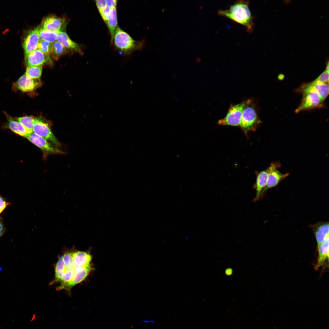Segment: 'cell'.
I'll return each instance as SVG.
<instances>
[{"mask_svg": "<svg viewBox=\"0 0 329 329\" xmlns=\"http://www.w3.org/2000/svg\"><path fill=\"white\" fill-rule=\"evenodd\" d=\"M249 1L238 0L225 10H219L218 15L226 17L245 27L249 33L253 31V17L249 8Z\"/></svg>", "mask_w": 329, "mask_h": 329, "instance_id": "cell-1", "label": "cell"}, {"mask_svg": "<svg viewBox=\"0 0 329 329\" xmlns=\"http://www.w3.org/2000/svg\"><path fill=\"white\" fill-rule=\"evenodd\" d=\"M145 40L136 41L127 33L118 27L115 32L112 43L119 51L124 55H128L136 50H140L144 47Z\"/></svg>", "mask_w": 329, "mask_h": 329, "instance_id": "cell-2", "label": "cell"}, {"mask_svg": "<svg viewBox=\"0 0 329 329\" xmlns=\"http://www.w3.org/2000/svg\"><path fill=\"white\" fill-rule=\"evenodd\" d=\"M295 91L302 94V96L300 104L295 111V113L324 107V101L312 89L301 85Z\"/></svg>", "mask_w": 329, "mask_h": 329, "instance_id": "cell-3", "label": "cell"}, {"mask_svg": "<svg viewBox=\"0 0 329 329\" xmlns=\"http://www.w3.org/2000/svg\"><path fill=\"white\" fill-rule=\"evenodd\" d=\"M261 122L253 100L251 99L246 100L240 126L244 133L247 134L248 132L255 130Z\"/></svg>", "mask_w": 329, "mask_h": 329, "instance_id": "cell-4", "label": "cell"}, {"mask_svg": "<svg viewBox=\"0 0 329 329\" xmlns=\"http://www.w3.org/2000/svg\"><path fill=\"white\" fill-rule=\"evenodd\" d=\"M246 100L237 104L231 105L226 116L219 120L218 124L223 126H240L242 111Z\"/></svg>", "mask_w": 329, "mask_h": 329, "instance_id": "cell-5", "label": "cell"}, {"mask_svg": "<svg viewBox=\"0 0 329 329\" xmlns=\"http://www.w3.org/2000/svg\"><path fill=\"white\" fill-rule=\"evenodd\" d=\"M33 132L42 137L56 147L61 144L53 133L48 123L40 118H35L33 128Z\"/></svg>", "mask_w": 329, "mask_h": 329, "instance_id": "cell-6", "label": "cell"}, {"mask_svg": "<svg viewBox=\"0 0 329 329\" xmlns=\"http://www.w3.org/2000/svg\"><path fill=\"white\" fill-rule=\"evenodd\" d=\"M281 165L278 162H273L267 169L268 177L266 187L262 193V196L268 189L277 186L281 181L288 176L289 173H282L278 170Z\"/></svg>", "mask_w": 329, "mask_h": 329, "instance_id": "cell-7", "label": "cell"}, {"mask_svg": "<svg viewBox=\"0 0 329 329\" xmlns=\"http://www.w3.org/2000/svg\"><path fill=\"white\" fill-rule=\"evenodd\" d=\"M25 137L40 148L45 154H64L63 151L58 149L57 147L34 132L27 134Z\"/></svg>", "mask_w": 329, "mask_h": 329, "instance_id": "cell-8", "label": "cell"}, {"mask_svg": "<svg viewBox=\"0 0 329 329\" xmlns=\"http://www.w3.org/2000/svg\"><path fill=\"white\" fill-rule=\"evenodd\" d=\"M91 266L87 267L76 266L75 270V273L73 278L69 282L60 285L57 288L59 290L65 289L70 291L74 285L84 280L89 274L91 270Z\"/></svg>", "mask_w": 329, "mask_h": 329, "instance_id": "cell-9", "label": "cell"}, {"mask_svg": "<svg viewBox=\"0 0 329 329\" xmlns=\"http://www.w3.org/2000/svg\"><path fill=\"white\" fill-rule=\"evenodd\" d=\"M13 85L15 89L23 92H29L41 86V82L40 79H33L24 74L15 82Z\"/></svg>", "mask_w": 329, "mask_h": 329, "instance_id": "cell-10", "label": "cell"}, {"mask_svg": "<svg viewBox=\"0 0 329 329\" xmlns=\"http://www.w3.org/2000/svg\"><path fill=\"white\" fill-rule=\"evenodd\" d=\"M65 19L54 15H50L44 18L41 23V28L47 30L58 33L62 31L65 25Z\"/></svg>", "mask_w": 329, "mask_h": 329, "instance_id": "cell-11", "label": "cell"}, {"mask_svg": "<svg viewBox=\"0 0 329 329\" xmlns=\"http://www.w3.org/2000/svg\"><path fill=\"white\" fill-rule=\"evenodd\" d=\"M39 27L31 30L28 32L24 38L23 44L25 57L31 52L37 49L40 39L39 36Z\"/></svg>", "mask_w": 329, "mask_h": 329, "instance_id": "cell-12", "label": "cell"}, {"mask_svg": "<svg viewBox=\"0 0 329 329\" xmlns=\"http://www.w3.org/2000/svg\"><path fill=\"white\" fill-rule=\"evenodd\" d=\"M49 59V56L37 49L25 56V63L27 67L41 66Z\"/></svg>", "mask_w": 329, "mask_h": 329, "instance_id": "cell-13", "label": "cell"}, {"mask_svg": "<svg viewBox=\"0 0 329 329\" xmlns=\"http://www.w3.org/2000/svg\"><path fill=\"white\" fill-rule=\"evenodd\" d=\"M267 169L257 173L256 182L253 188L256 191V195L253 199L254 202L256 201L261 199L262 193L266 187L268 177Z\"/></svg>", "mask_w": 329, "mask_h": 329, "instance_id": "cell-14", "label": "cell"}, {"mask_svg": "<svg viewBox=\"0 0 329 329\" xmlns=\"http://www.w3.org/2000/svg\"><path fill=\"white\" fill-rule=\"evenodd\" d=\"M312 227L314 233L318 247L329 236V224L328 222H320L313 225Z\"/></svg>", "mask_w": 329, "mask_h": 329, "instance_id": "cell-15", "label": "cell"}, {"mask_svg": "<svg viewBox=\"0 0 329 329\" xmlns=\"http://www.w3.org/2000/svg\"><path fill=\"white\" fill-rule=\"evenodd\" d=\"M305 87L315 91L324 101L329 94V83H322L315 79L310 83H302Z\"/></svg>", "mask_w": 329, "mask_h": 329, "instance_id": "cell-16", "label": "cell"}, {"mask_svg": "<svg viewBox=\"0 0 329 329\" xmlns=\"http://www.w3.org/2000/svg\"><path fill=\"white\" fill-rule=\"evenodd\" d=\"M74 264L77 267H87L90 266L92 260L91 255L86 252L77 251L73 252Z\"/></svg>", "mask_w": 329, "mask_h": 329, "instance_id": "cell-17", "label": "cell"}, {"mask_svg": "<svg viewBox=\"0 0 329 329\" xmlns=\"http://www.w3.org/2000/svg\"><path fill=\"white\" fill-rule=\"evenodd\" d=\"M7 119V127L12 132L21 136L26 137L28 134L26 128L19 122L8 115L6 114Z\"/></svg>", "mask_w": 329, "mask_h": 329, "instance_id": "cell-18", "label": "cell"}, {"mask_svg": "<svg viewBox=\"0 0 329 329\" xmlns=\"http://www.w3.org/2000/svg\"><path fill=\"white\" fill-rule=\"evenodd\" d=\"M117 8V7H116ZM116 8L112 9L104 22L106 25L111 37V42H113L115 31L118 27Z\"/></svg>", "mask_w": 329, "mask_h": 329, "instance_id": "cell-19", "label": "cell"}, {"mask_svg": "<svg viewBox=\"0 0 329 329\" xmlns=\"http://www.w3.org/2000/svg\"><path fill=\"white\" fill-rule=\"evenodd\" d=\"M318 250V258L315 268L318 269L322 266L325 260L329 257V237L317 247Z\"/></svg>", "mask_w": 329, "mask_h": 329, "instance_id": "cell-20", "label": "cell"}, {"mask_svg": "<svg viewBox=\"0 0 329 329\" xmlns=\"http://www.w3.org/2000/svg\"><path fill=\"white\" fill-rule=\"evenodd\" d=\"M57 41L62 43L66 49L78 52L80 51L78 44L72 41L65 32L60 31L58 33Z\"/></svg>", "mask_w": 329, "mask_h": 329, "instance_id": "cell-21", "label": "cell"}, {"mask_svg": "<svg viewBox=\"0 0 329 329\" xmlns=\"http://www.w3.org/2000/svg\"><path fill=\"white\" fill-rule=\"evenodd\" d=\"M67 50L61 43L56 41L52 43L51 54L54 58L57 59L61 56L66 54Z\"/></svg>", "mask_w": 329, "mask_h": 329, "instance_id": "cell-22", "label": "cell"}, {"mask_svg": "<svg viewBox=\"0 0 329 329\" xmlns=\"http://www.w3.org/2000/svg\"><path fill=\"white\" fill-rule=\"evenodd\" d=\"M14 118L19 122L26 128L28 134L33 132V128L35 118L32 116H25Z\"/></svg>", "mask_w": 329, "mask_h": 329, "instance_id": "cell-23", "label": "cell"}, {"mask_svg": "<svg viewBox=\"0 0 329 329\" xmlns=\"http://www.w3.org/2000/svg\"><path fill=\"white\" fill-rule=\"evenodd\" d=\"M39 36L40 39L53 43L57 41L58 33L41 29L40 27Z\"/></svg>", "mask_w": 329, "mask_h": 329, "instance_id": "cell-24", "label": "cell"}, {"mask_svg": "<svg viewBox=\"0 0 329 329\" xmlns=\"http://www.w3.org/2000/svg\"><path fill=\"white\" fill-rule=\"evenodd\" d=\"M65 267L63 260L61 257L59 259L56 264L55 268V278L51 283L59 282L64 274Z\"/></svg>", "mask_w": 329, "mask_h": 329, "instance_id": "cell-25", "label": "cell"}, {"mask_svg": "<svg viewBox=\"0 0 329 329\" xmlns=\"http://www.w3.org/2000/svg\"><path fill=\"white\" fill-rule=\"evenodd\" d=\"M42 70V66H27L25 74L32 78L38 79L41 76Z\"/></svg>", "mask_w": 329, "mask_h": 329, "instance_id": "cell-26", "label": "cell"}, {"mask_svg": "<svg viewBox=\"0 0 329 329\" xmlns=\"http://www.w3.org/2000/svg\"><path fill=\"white\" fill-rule=\"evenodd\" d=\"M52 44V43L40 39L38 45L37 49L49 56L51 53Z\"/></svg>", "mask_w": 329, "mask_h": 329, "instance_id": "cell-27", "label": "cell"}, {"mask_svg": "<svg viewBox=\"0 0 329 329\" xmlns=\"http://www.w3.org/2000/svg\"><path fill=\"white\" fill-rule=\"evenodd\" d=\"M73 252H68L61 257L65 267L67 269H71L73 267Z\"/></svg>", "mask_w": 329, "mask_h": 329, "instance_id": "cell-28", "label": "cell"}, {"mask_svg": "<svg viewBox=\"0 0 329 329\" xmlns=\"http://www.w3.org/2000/svg\"><path fill=\"white\" fill-rule=\"evenodd\" d=\"M329 62H328L325 70L315 80L322 83H329Z\"/></svg>", "mask_w": 329, "mask_h": 329, "instance_id": "cell-29", "label": "cell"}, {"mask_svg": "<svg viewBox=\"0 0 329 329\" xmlns=\"http://www.w3.org/2000/svg\"><path fill=\"white\" fill-rule=\"evenodd\" d=\"M10 204L9 202L0 195V214Z\"/></svg>", "mask_w": 329, "mask_h": 329, "instance_id": "cell-30", "label": "cell"}, {"mask_svg": "<svg viewBox=\"0 0 329 329\" xmlns=\"http://www.w3.org/2000/svg\"><path fill=\"white\" fill-rule=\"evenodd\" d=\"M5 231L3 220L0 217V238L4 234Z\"/></svg>", "mask_w": 329, "mask_h": 329, "instance_id": "cell-31", "label": "cell"}, {"mask_svg": "<svg viewBox=\"0 0 329 329\" xmlns=\"http://www.w3.org/2000/svg\"><path fill=\"white\" fill-rule=\"evenodd\" d=\"M142 321L143 322L146 324H153L155 322L154 320L152 319L150 320H147L144 319Z\"/></svg>", "mask_w": 329, "mask_h": 329, "instance_id": "cell-32", "label": "cell"}]
</instances>
